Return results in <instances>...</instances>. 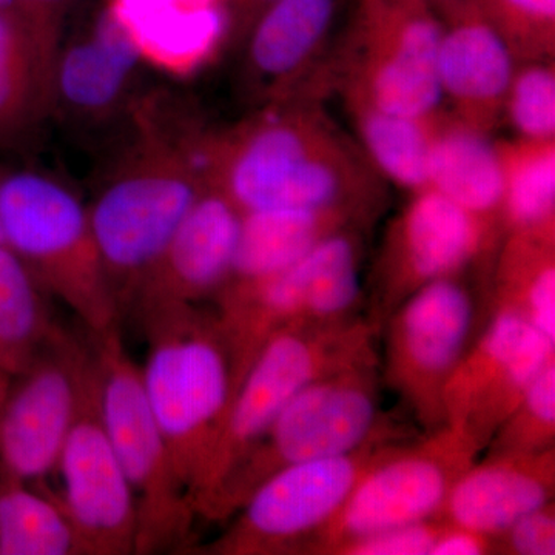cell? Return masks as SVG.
I'll list each match as a JSON object with an SVG mask.
<instances>
[{
    "label": "cell",
    "instance_id": "obj_34",
    "mask_svg": "<svg viewBox=\"0 0 555 555\" xmlns=\"http://www.w3.org/2000/svg\"><path fill=\"white\" fill-rule=\"evenodd\" d=\"M73 3L75 0H0V14L27 36L40 60L54 73Z\"/></svg>",
    "mask_w": 555,
    "mask_h": 555
},
{
    "label": "cell",
    "instance_id": "obj_2",
    "mask_svg": "<svg viewBox=\"0 0 555 555\" xmlns=\"http://www.w3.org/2000/svg\"><path fill=\"white\" fill-rule=\"evenodd\" d=\"M131 115L133 141L89 207L120 317L208 181L206 130L175 101L144 98Z\"/></svg>",
    "mask_w": 555,
    "mask_h": 555
},
{
    "label": "cell",
    "instance_id": "obj_38",
    "mask_svg": "<svg viewBox=\"0 0 555 555\" xmlns=\"http://www.w3.org/2000/svg\"><path fill=\"white\" fill-rule=\"evenodd\" d=\"M275 0H228L230 42L243 43L255 21Z\"/></svg>",
    "mask_w": 555,
    "mask_h": 555
},
{
    "label": "cell",
    "instance_id": "obj_41",
    "mask_svg": "<svg viewBox=\"0 0 555 555\" xmlns=\"http://www.w3.org/2000/svg\"><path fill=\"white\" fill-rule=\"evenodd\" d=\"M10 378L0 372V406H2L3 397H5L7 387H9Z\"/></svg>",
    "mask_w": 555,
    "mask_h": 555
},
{
    "label": "cell",
    "instance_id": "obj_22",
    "mask_svg": "<svg viewBox=\"0 0 555 555\" xmlns=\"http://www.w3.org/2000/svg\"><path fill=\"white\" fill-rule=\"evenodd\" d=\"M142 64L175 79L210 65L230 42L229 10L185 11L170 0H105Z\"/></svg>",
    "mask_w": 555,
    "mask_h": 555
},
{
    "label": "cell",
    "instance_id": "obj_24",
    "mask_svg": "<svg viewBox=\"0 0 555 555\" xmlns=\"http://www.w3.org/2000/svg\"><path fill=\"white\" fill-rule=\"evenodd\" d=\"M369 222L341 208H280L243 214L230 281H251L287 269L321 241ZM225 283V284H228Z\"/></svg>",
    "mask_w": 555,
    "mask_h": 555
},
{
    "label": "cell",
    "instance_id": "obj_10",
    "mask_svg": "<svg viewBox=\"0 0 555 555\" xmlns=\"http://www.w3.org/2000/svg\"><path fill=\"white\" fill-rule=\"evenodd\" d=\"M441 33L443 21L427 0H358L339 90L387 112H440Z\"/></svg>",
    "mask_w": 555,
    "mask_h": 555
},
{
    "label": "cell",
    "instance_id": "obj_5",
    "mask_svg": "<svg viewBox=\"0 0 555 555\" xmlns=\"http://www.w3.org/2000/svg\"><path fill=\"white\" fill-rule=\"evenodd\" d=\"M0 232L46 288L79 318L89 335L118 328L120 312L89 207L56 179L33 170H0Z\"/></svg>",
    "mask_w": 555,
    "mask_h": 555
},
{
    "label": "cell",
    "instance_id": "obj_23",
    "mask_svg": "<svg viewBox=\"0 0 555 555\" xmlns=\"http://www.w3.org/2000/svg\"><path fill=\"white\" fill-rule=\"evenodd\" d=\"M427 189L503 232V169L496 142L443 109L430 149Z\"/></svg>",
    "mask_w": 555,
    "mask_h": 555
},
{
    "label": "cell",
    "instance_id": "obj_11",
    "mask_svg": "<svg viewBox=\"0 0 555 555\" xmlns=\"http://www.w3.org/2000/svg\"><path fill=\"white\" fill-rule=\"evenodd\" d=\"M400 441H375L345 455L310 460L280 473L251 492L232 525L204 554H305L313 537L345 505L364 473Z\"/></svg>",
    "mask_w": 555,
    "mask_h": 555
},
{
    "label": "cell",
    "instance_id": "obj_4",
    "mask_svg": "<svg viewBox=\"0 0 555 555\" xmlns=\"http://www.w3.org/2000/svg\"><path fill=\"white\" fill-rule=\"evenodd\" d=\"M377 366L357 364L302 387L207 496L198 518L229 520L262 481L288 466L403 440L383 412Z\"/></svg>",
    "mask_w": 555,
    "mask_h": 555
},
{
    "label": "cell",
    "instance_id": "obj_18",
    "mask_svg": "<svg viewBox=\"0 0 555 555\" xmlns=\"http://www.w3.org/2000/svg\"><path fill=\"white\" fill-rule=\"evenodd\" d=\"M437 75L441 101L466 126L491 134L503 118L516 57L477 0L444 14Z\"/></svg>",
    "mask_w": 555,
    "mask_h": 555
},
{
    "label": "cell",
    "instance_id": "obj_35",
    "mask_svg": "<svg viewBox=\"0 0 555 555\" xmlns=\"http://www.w3.org/2000/svg\"><path fill=\"white\" fill-rule=\"evenodd\" d=\"M444 526L443 518L398 526L346 543L334 555H430Z\"/></svg>",
    "mask_w": 555,
    "mask_h": 555
},
{
    "label": "cell",
    "instance_id": "obj_40",
    "mask_svg": "<svg viewBox=\"0 0 555 555\" xmlns=\"http://www.w3.org/2000/svg\"><path fill=\"white\" fill-rule=\"evenodd\" d=\"M427 2L437 11L438 16L443 17L444 14L451 13V11L459 9L469 0H427Z\"/></svg>",
    "mask_w": 555,
    "mask_h": 555
},
{
    "label": "cell",
    "instance_id": "obj_25",
    "mask_svg": "<svg viewBox=\"0 0 555 555\" xmlns=\"http://www.w3.org/2000/svg\"><path fill=\"white\" fill-rule=\"evenodd\" d=\"M495 309L517 313L555 341V229L503 236L492 276Z\"/></svg>",
    "mask_w": 555,
    "mask_h": 555
},
{
    "label": "cell",
    "instance_id": "obj_33",
    "mask_svg": "<svg viewBox=\"0 0 555 555\" xmlns=\"http://www.w3.org/2000/svg\"><path fill=\"white\" fill-rule=\"evenodd\" d=\"M503 118L509 120L518 138L555 139L554 61L517 64L507 89Z\"/></svg>",
    "mask_w": 555,
    "mask_h": 555
},
{
    "label": "cell",
    "instance_id": "obj_9",
    "mask_svg": "<svg viewBox=\"0 0 555 555\" xmlns=\"http://www.w3.org/2000/svg\"><path fill=\"white\" fill-rule=\"evenodd\" d=\"M480 452L466 434L448 425L414 444H396L369 467L305 554L334 555L353 540L441 518L456 480Z\"/></svg>",
    "mask_w": 555,
    "mask_h": 555
},
{
    "label": "cell",
    "instance_id": "obj_32",
    "mask_svg": "<svg viewBox=\"0 0 555 555\" xmlns=\"http://www.w3.org/2000/svg\"><path fill=\"white\" fill-rule=\"evenodd\" d=\"M486 20L521 62L554 61L555 0H477Z\"/></svg>",
    "mask_w": 555,
    "mask_h": 555
},
{
    "label": "cell",
    "instance_id": "obj_26",
    "mask_svg": "<svg viewBox=\"0 0 555 555\" xmlns=\"http://www.w3.org/2000/svg\"><path fill=\"white\" fill-rule=\"evenodd\" d=\"M361 149L374 169L411 193L427 189L430 149L440 112L427 116L387 112L352 93H343Z\"/></svg>",
    "mask_w": 555,
    "mask_h": 555
},
{
    "label": "cell",
    "instance_id": "obj_14",
    "mask_svg": "<svg viewBox=\"0 0 555 555\" xmlns=\"http://www.w3.org/2000/svg\"><path fill=\"white\" fill-rule=\"evenodd\" d=\"M90 366L91 343L62 328L30 366L10 378L0 406L3 473L39 483L56 470Z\"/></svg>",
    "mask_w": 555,
    "mask_h": 555
},
{
    "label": "cell",
    "instance_id": "obj_27",
    "mask_svg": "<svg viewBox=\"0 0 555 555\" xmlns=\"http://www.w3.org/2000/svg\"><path fill=\"white\" fill-rule=\"evenodd\" d=\"M50 295L22 259L0 244V372L16 377L61 334Z\"/></svg>",
    "mask_w": 555,
    "mask_h": 555
},
{
    "label": "cell",
    "instance_id": "obj_28",
    "mask_svg": "<svg viewBox=\"0 0 555 555\" xmlns=\"http://www.w3.org/2000/svg\"><path fill=\"white\" fill-rule=\"evenodd\" d=\"M0 555H82L60 496L0 469Z\"/></svg>",
    "mask_w": 555,
    "mask_h": 555
},
{
    "label": "cell",
    "instance_id": "obj_31",
    "mask_svg": "<svg viewBox=\"0 0 555 555\" xmlns=\"http://www.w3.org/2000/svg\"><path fill=\"white\" fill-rule=\"evenodd\" d=\"M554 448L555 360L537 375L485 449L488 455H496L537 454Z\"/></svg>",
    "mask_w": 555,
    "mask_h": 555
},
{
    "label": "cell",
    "instance_id": "obj_30",
    "mask_svg": "<svg viewBox=\"0 0 555 555\" xmlns=\"http://www.w3.org/2000/svg\"><path fill=\"white\" fill-rule=\"evenodd\" d=\"M503 169V232L555 229V139L496 142Z\"/></svg>",
    "mask_w": 555,
    "mask_h": 555
},
{
    "label": "cell",
    "instance_id": "obj_12",
    "mask_svg": "<svg viewBox=\"0 0 555 555\" xmlns=\"http://www.w3.org/2000/svg\"><path fill=\"white\" fill-rule=\"evenodd\" d=\"M466 273L418 288L383 323L387 385L426 433L447 425L444 387L476 339L480 312Z\"/></svg>",
    "mask_w": 555,
    "mask_h": 555
},
{
    "label": "cell",
    "instance_id": "obj_37",
    "mask_svg": "<svg viewBox=\"0 0 555 555\" xmlns=\"http://www.w3.org/2000/svg\"><path fill=\"white\" fill-rule=\"evenodd\" d=\"M496 554L495 540L492 537L460 528V526H444L438 535L430 555H488Z\"/></svg>",
    "mask_w": 555,
    "mask_h": 555
},
{
    "label": "cell",
    "instance_id": "obj_29",
    "mask_svg": "<svg viewBox=\"0 0 555 555\" xmlns=\"http://www.w3.org/2000/svg\"><path fill=\"white\" fill-rule=\"evenodd\" d=\"M53 72L27 36L0 14V147L27 138L51 113Z\"/></svg>",
    "mask_w": 555,
    "mask_h": 555
},
{
    "label": "cell",
    "instance_id": "obj_39",
    "mask_svg": "<svg viewBox=\"0 0 555 555\" xmlns=\"http://www.w3.org/2000/svg\"><path fill=\"white\" fill-rule=\"evenodd\" d=\"M170 2H173L179 9L195 11V13L228 9V0H170Z\"/></svg>",
    "mask_w": 555,
    "mask_h": 555
},
{
    "label": "cell",
    "instance_id": "obj_3",
    "mask_svg": "<svg viewBox=\"0 0 555 555\" xmlns=\"http://www.w3.org/2000/svg\"><path fill=\"white\" fill-rule=\"evenodd\" d=\"M129 313L147 343L145 393L190 499L232 403L229 349L215 313L195 302H145Z\"/></svg>",
    "mask_w": 555,
    "mask_h": 555
},
{
    "label": "cell",
    "instance_id": "obj_19",
    "mask_svg": "<svg viewBox=\"0 0 555 555\" xmlns=\"http://www.w3.org/2000/svg\"><path fill=\"white\" fill-rule=\"evenodd\" d=\"M141 64L118 22L102 9L86 36L62 46L54 65L51 113L89 126L115 118L126 108Z\"/></svg>",
    "mask_w": 555,
    "mask_h": 555
},
{
    "label": "cell",
    "instance_id": "obj_15",
    "mask_svg": "<svg viewBox=\"0 0 555 555\" xmlns=\"http://www.w3.org/2000/svg\"><path fill=\"white\" fill-rule=\"evenodd\" d=\"M56 470L64 488L57 496L82 555L137 554V499L102 422L93 349L78 415Z\"/></svg>",
    "mask_w": 555,
    "mask_h": 555
},
{
    "label": "cell",
    "instance_id": "obj_42",
    "mask_svg": "<svg viewBox=\"0 0 555 555\" xmlns=\"http://www.w3.org/2000/svg\"><path fill=\"white\" fill-rule=\"evenodd\" d=\"M0 244H3L2 232H0Z\"/></svg>",
    "mask_w": 555,
    "mask_h": 555
},
{
    "label": "cell",
    "instance_id": "obj_8",
    "mask_svg": "<svg viewBox=\"0 0 555 555\" xmlns=\"http://www.w3.org/2000/svg\"><path fill=\"white\" fill-rule=\"evenodd\" d=\"M378 332L371 318L358 317L332 326L286 328L266 343L241 379L203 476L190 496L196 516L225 474L302 387L332 372L378 361Z\"/></svg>",
    "mask_w": 555,
    "mask_h": 555
},
{
    "label": "cell",
    "instance_id": "obj_17",
    "mask_svg": "<svg viewBox=\"0 0 555 555\" xmlns=\"http://www.w3.org/2000/svg\"><path fill=\"white\" fill-rule=\"evenodd\" d=\"M243 211L208 179L188 215L142 280L130 309L145 302L214 299L232 275ZM127 312V313H129Z\"/></svg>",
    "mask_w": 555,
    "mask_h": 555
},
{
    "label": "cell",
    "instance_id": "obj_1",
    "mask_svg": "<svg viewBox=\"0 0 555 555\" xmlns=\"http://www.w3.org/2000/svg\"><path fill=\"white\" fill-rule=\"evenodd\" d=\"M207 175L243 214L341 208L371 222L385 201L383 177L315 94L269 102L238 126L206 131Z\"/></svg>",
    "mask_w": 555,
    "mask_h": 555
},
{
    "label": "cell",
    "instance_id": "obj_13",
    "mask_svg": "<svg viewBox=\"0 0 555 555\" xmlns=\"http://www.w3.org/2000/svg\"><path fill=\"white\" fill-rule=\"evenodd\" d=\"M505 233L426 189L411 201L387 230L375 266L372 321L387 317L418 288L460 275L492 257Z\"/></svg>",
    "mask_w": 555,
    "mask_h": 555
},
{
    "label": "cell",
    "instance_id": "obj_21",
    "mask_svg": "<svg viewBox=\"0 0 555 555\" xmlns=\"http://www.w3.org/2000/svg\"><path fill=\"white\" fill-rule=\"evenodd\" d=\"M338 0H275L251 25L247 69L266 104L298 96L337 17Z\"/></svg>",
    "mask_w": 555,
    "mask_h": 555
},
{
    "label": "cell",
    "instance_id": "obj_36",
    "mask_svg": "<svg viewBox=\"0 0 555 555\" xmlns=\"http://www.w3.org/2000/svg\"><path fill=\"white\" fill-rule=\"evenodd\" d=\"M494 540L496 554L554 555V500L518 518Z\"/></svg>",
    "mask_w": 555,
    "mask_h": 555
},
{
    "label": "cell",
    "instance_id": "obj_6",
    "mask_svg": "<svg viewBox=\"0 0 555 555\" xmlns=\"http://www.w3.org/2000/svg\"><path fill=\"white\" fill-rule=\"evenodd\" d=\"M361 238L363 229L343 230L287 269L259 280L230 281L215 295V318L232 363L233 396L278 332L332 326L361 317Z\"/></svg>",
    "mask_w": 555,
    "mask_h": 555
},
{
    "label": "cell",
    "instance_id": "obj_7",
    "mask_svg": "<svg viewBox=\"0 0 555 555\" xmlns=\"http://www.w3.org/2000/svg\"><path fill=\"white\" fill-rule=\"evenodd\" d=\"M102 422L138 506L137 554L190 547L196 514L150 406L120 328L89 335Z\"/></svg>",
    "mask_w": 555,
    "mask_h": 555
},
{
    "label": "cell",
    "instance_id": "obj_20",
    "mask_svg": "<svg viewBox=\"0 0 555 555\" xmlns=\"http://www.w3.org/2000/svg\"><path fill=\"white\" fill-rule=\"evenodd\" d=\"M554 492L555 448L488 455L456 480L441 518L495 539L525 514L553 502Z\"/></svg>",
    "mask_w": 555,
    "mask_h": 555
},
{
    "label": "cell",
    "instance_id": "obj_16",
    "mask_svg": "<svg viewBox=\"0 0 555 555\" xmlns=\"http://www.w3.org/2000/svg\"><path fill=\"white\" fill-rule=\"evenodd\" d=\"M555 360V341L511 310L489 323L456 364L443 393L447 425L483 451L537 375Z\"/></svg>",
    "mask_w": 555,
    "mask_h": 555
}]
</instances>
